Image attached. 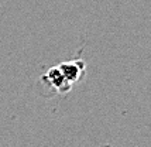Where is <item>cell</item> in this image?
<instances>
[{
  "label": "cell",
  "instance_id": "cell-2",
  "mask_svg": "<svg viewBox=\"0 0 151 147\" xmlns=\"http://www.w3.org/2000/svg\"><path fill=\"white\" fill-rule=\"evenodd\" d=\"M57 67L59 68V71L64 74V76L68 79V82H69L72 86L85 78L86 64L83 60L65 61V62H61Z\"/></svg>",
  "mask_w": 151,
  "mask_h": 147
},
{
  "label": "cell",
  "instance_id": "cell-1",
  "mask_svg": "<svg viewBox=\"0 0 151 147\" xmlns=\"http://www.w3.org/2000/svg\"><path fill=\"white\" fill-rule=\"evenodd\" d=\"M41 82L47 84L48 88H51L55 94H68L72 89V85L68 82V79L59 71L58 67L50 68L45 75L41 76Z\"/></svg>",
  "mask_w": 151,
  "mask_h": 147
}]
</instances>
